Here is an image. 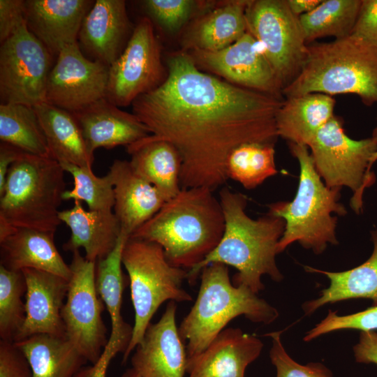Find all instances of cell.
<instances>
[{
    "instance_id": "cell-21",
    "label": "cell",
    "mask_w": 377,
    "mask_h": 377,
    "mask_svg": "<svg viewBox=\"0 0 377 377\" xmlns=\"http://www.w3.org/2000/svg\"><path fill=\"white\" fill-rule=\"evenodd\" d=\"M262 341L240 328H225L194 359L187 362L188 377H244L260 355Z\"/></svg>"
},
{
    "instance_id": "cell-3",
    "label": "cell",
    "mask_w": 377,
    "mask_h": 377,
    "mask_svg": "<svg viewBox=\"0 0 377 377\" xmlns=\"http://www.w3.org/2000/svg\"><path fill=\"white\" fill-rule=\"evenodd\" d=\"M213 192L182 188L131 237L158 244L172 265L190 270L217 246L224 232L223 209Z\"/></svg>"
},
{
    "instance_id": "cell-17",
    "label": "cell",
    "mask_w": 377,
    "mask_h": 377,
    "mask_svg": "<svg viewBox=\"0 0 377 377\" xmlns=\"http://www.w3.org/2000/svg\"><path fill=\"white\" fill-rule=\"evenodd\" d=\"M22 272L26 282V317L15 342L38 334L66 337L61 311L68 280L34 269Z\"/></svg>"
},
{
    "instance_id": "cell-25",
    "label": "cell",
    "mask_w": 377,
    "mask_h": 377,
    "mask_svg": "<svg viewBox=\"0 0 377 377\" xmlns=\"http://www.w3.org/2000/svg\"><path fill=\"white\" fill-rule=\"evenodd\" d=\"M54 236V233L14 227L10 234L0 239V265L13 271H45L69 280L70 265L58 251Z\"/></svg>"
},
{
    "instance_id": "cell-7",
    "label": "cell",
    "mask_w": 377,
    "mask_h": 377,
    "mask_svg": "<svg viewBox=\"0 0 377 377\" xmlns=\"http://www.w3.org/2000/svg\"><path fill=\"white\" fill-rule=\"evenodd\" d=\"M64 172L52 157L23 151L8 170L0 196V219L15 228L54 234L61 223Z\"/></svg>"
},
{
    "instance_id": "cell-33",
    "label": "cell",
    "mask_w": 377,
    "mask_h": 377,
    "mask_svg": "<svg viewBox=\"0 0 377 377\" xmlns=\"http://www.w3.org/2000/svg\"><path fill=\"white\" fill-rule=\"evenodd\" d=\"M362 0H322L312 11L299 17L306 43L318 38L351 35Z\"/></svg>"
},
{
    "instance_id": "cell-47",
    "label": "cell",
    "mask_w": 377,
    "mask_h": 377,
    "mask_svg": "<svg viewBox=\"0 0 377 377\" xmlns=\"http://www.w3.org/2000/svg\"><path fill=\"white\" fill-rule=\"evenodd\" d=\"M121 377H142L132 367L128 369Z\"/></svg>"
},
{
    "instance_id": "cell-44",
    "label": "cell",
    "mask_w": 377,
    "mask_h": 377,
    "mask_svg": "<svg viewBox=\"0 0 377 377\" xmlns=\"http://www.w3.org/2000/svg\"><path fill=\"white\" fill-rule=\"evenodd\" d=\"M23 151L6 142L0 144V196L2 195L6 177L11 165L18 158Z\"/></svg>"
},
{
    "instance_id": "cell-38",
    "label": "cell",
    "mask_w": 377,
    "mask_h": 377,
    "mask_svg": "<svg viewBox=\"0 0 377 377\" xmlns=\"http://www.w3.org/2000/svg\"><path fill=\"white\" fill-rule=\"evenodd\" d=\"M341 330L375 331L377 330V306L346 316H339L336 311L330 310L327 316L307 332L303 339L308 342L323 334Z\"/></svg>"
},
{
    "instance_id": "cell-35",
    "label": "cell",
    "mask_w": 377,
    "mask_h": 377,
    "mask_svg": "<svg viewBox=\"0 0 377 377\" xmlns=\"http://www.w3.org/2000/svg\"><path fill=\"white\" fill-rule=\"evenodd\" d=\"M26 282L22 271L0 265V337L15 342L25 321Z\"/></svg>"
},
{
    "instance_id": "cell-18",
    "label": "cell",
    "mask_w": 377,
    "mask_h": 377,
    "mask_svg": "<svg viewBox=\"0 0 377 377\" xmlns=\"http://www.w3.org/2000/svg\"><path fill=\"white\" fill-rule=\"evenodd\" d=\"M128 238L121 232L112 251L96 261V290L110 315L111 333L100 359L92 367L97 374L104 376L112 359L117 353L126 352L133 335V327L124 320L121 313L125 287L121 256Z\"/></svg>"
},
{
    "instance_id": "cell-9",
    "label": "cell",
    "mask_w": 377,
    "mask_h": 377,
    "mask_svg": "<svg viewBox=\"0 0 377 377\" xmlns=\"http://www.w3.org/2000/svg\"><path fill=\"white\" fill-rule=\"evenodd\" d=\"M308 147L318 175L330 188L343 186L353 192L350 206L360 213L363 193L375 182L371 161L377 142L371 137L353 140L346 135L342 121L334 115L315 135Z\"/></svg>"
},
{
    "instance_id": "cell-42",
    "label": "cell",
    "mask_w": 377,
    "mask_h": 377,
    "mask_svg": "<svg viewBox=\"0 0 377 377\" xmlns=\"http://www.w3.org/2000/svg\"><path fill=\"white\" fill-rule=\"evenodd\" d=\"M351 34L377 47V0H362Z\"/></svg>"
},
{
    "instance_id": "cell-29",
    "label": "cell",
    "mask_w": 377,
    "mask_h": 377,
    "mask_svg": "<svg viewBox=\"0 0 377 377\" xmlns=\"http://www.w3.org/2000/svg\"><path fill=\"white\" fill-rule=\"evenodd\" d=\"M34 108L45 136L50 156L59 163L92 168L94 154L89 151L74 115L46 102Z\"/></svg>"
},
{
    "instance_id": "cell-41",
    "label": "cell",
    "mask_w": 377,
    "mask_h": 377,
    "mask_svg": "<svg viewBox=\"0 0 377 377\" xmlns=\"http://www.w3.org/2000/svg\"><path fill=\"white\" fill-rule=\"evenodd\" d=\"M25 24H27L25 1L0 0L1 43Z\"/></svg>"
},
{
    "instance_id": "cell-23",
    "label": "cell",
    "mask_w": 377,
    "mask_h": 377,
    "mask_svg": "<svg viewBox=\"0 0 377 377\" xmlns=\"http://www.w3.org/2000/svg\"><path fill=\"white\" fill-rule=\"evenodd\" d=\"M92 154L98 148L126 147L151 135L133 114L119 109L106 98L72 113Z\"/></svg>"
},
{
    "instance_id": "cell-2",
    "label": "cell",
    "mask_w": 377,
    "mask_h": 377,
    "mask_svg": "<svg viewBox=\"0 0 377 377\" xmlns=\"http://www.w3.org/2000/svg\"><path fill=\"white\" fill-rule=\"evenodd\" d=\"M219 201L225 219V230L217 246L199 263L188 271L187 281L194 285L202 269L220 263L235 267L234 285H244L258 294L264 290L261 281L268 275L281 281L283 276L276 263L277 245L285 230V221L267 214L253 219L246 213L247 197L224 187Z\"/></svg>"
},
{
    "instance_id": "cell-12",
    "label": "cell",
    "mask_w": 377,
    "mask_h": 377,
    "mask_svg": "<svg viewBox=\"0 0 377 377\" xmlns=\"http://www.w3.org/2000/svg\"><path fill=\"white\" fill-rule=\"evenodd\" d=\"M168 76L153 22L142 18L125 48L109 67L106 98L118 107L132 105L139 96L161 85Z\"/></svg>"
},
{
    "instance_id": "cell-22",
    "label": "cell",
    "mask_w": 377,
    "mask_h": 377,
    "mask_svg": "<svg viewBox=\"0 0 377 377\" xmlns=\"http://www.w3.org/2000/svg\"><path fill=\"white\" fill-rule=\"evenodd\" d=\"M108 173L113 184L114 213L121 232L129 237L166 201L155 186L133 170L129 161L114 160Z\"/></svg>"
},
{
    "instance_id": "cell-37",
    "label": "cell",
    "mask_w": 377,
    "mask_h": 377,
    "mask_svg": "<svg viewBox=\"0 0 377 377\" xmlns=\"http://www.w3.org/2000/svg\"><path fill=\"white\" fill-rule=\"evenodd\" d=\"M148 17L169 33H177L198 8L209 3L192 0H146L142 1Z\"/></svg>"
},
{
    "instance_id": "cell-32",
    "label": "cell",
    "mask_w": 377,
    "mask_h": 377,
    "mask_svg": "<svg viewBox=\"0 0 377 377\" xmlns=\"http://www.w3.org/2000/svg\"><path fill=\"white\" fill-rule=\"evenodd\" d=\"M0 139L20 150L51 157L47 142L34 107L0 104Z\"/></svg>"
},
{
    "instance_id": "cell-20",
    "label": "cell",
    "mask_w": 377,
    "mask_h": 377,
    "mask_svg": "<svg viewBox=\"0 0 377 377\" xmlns=\"http://www.w3.org/2000/svg\"><path fill=\"white\" fill-rule=\"evenodd\" d=\"M129 31L125 1L96 0L84 18L78 44L92 60L110 67L125 48Z\"/></svg>"
},
{
    "instance_id": "cell-34",
    "label": "cell",
    "mask_w": 377,
    "mask_h": 377,
    "mask_svg": "<svg viewBox=\"0 0 377 377\" xmlns=\"http://www.w3.org/2000/svg\"><path fill=\"white\" fill-rule=\"evenodd\" d=\"M274 143L249 142L236 147L226 162L228 179L253 189L277 173Z\"/></svg>"
},
{
    "instance_id": "cell-27",
    "label": "cell",
    "mask_w": 377,
    "mask_h": 377,
    "mask_svg": "<svg viewBox=\"0 0 377 377\" xmlns=\"http://www.w3.org/2000/svg\"><path fill=\"white\" fill-rule=\"evenodd\" d=\"M332 96L309 93L286 98L275 116L278 137L308 147L316 133L334 115Z\"/></svg>"
},
{
    "instance_id": "cell-11",
    "label": "cell",
    "mask_w": 377,
    "mask_h": 377,
    "mask_svg": "<svg viewBox=\"0 0 377 377\" xmlns=\"http://www.w3.org/2000/svg\"><path fill=\"white\" fill-rule=\"evenodd\" d=\"M72 253L71 275L61 316L68 340L87 362L94 364L108 341L102 318L105 306L96 290V262L87 260L79 250Z\"/></svg>"
},
{
    "instance_id": "cell-13",
    "label": "cell",
    "mask_w": 377,
    "mask_h": 377,
    "mask_svg": "<svg viewBox=\"0 0 377 377\" xmlns=\"http://www.w3.org/2000/svg\"><path fill=\"white\" fill-rule=\"evenodd\" d=\"M52 57L27 24L1 43V104L34 107L45 103Z\"/></svg>"
},
{
    "instance_id": "cell-46",
    "label": "cell",
    "mask_w": 377,
    "mask_h": 377,
    "mask_svg": "<svg viewBox=\"0 0 377 377\" xmlns=\"http://www.w3.org/2000/svg\"><path fill=\"white\" fill-rule=\"evenodd\" d=\"M371 138L377 142V125L374 128L372 132ZM377 161V151L374 154L371 161V168L373 164Z\"/></svg>"
},
{
    "instance_id": "cell-43",
    "label": "cell",
    "mask_w": 377,
    "mask_h": 377,
    "mask_svg": "<svg viewBox=\"0 0 377 377\" xmlns=\"http://www.w3.org/2000/svg\"><path fill=\"white\" fill-rule=\"evenodd\" d=\"M355 361L377 365V332H361L359 342L353 347Z\"/></svg>"
},
{
    "instance_id": "cell-14",
    "label": "cell",
    "mask_w": 377,
    "mask_h": 377,
    "mask_svg": "<svg viewBox=\"0 0 377 377\" xmlns=\"http://www.w3.org/2000/svg\"><path fill=\"white\" fill-rule=\"evenodd\" d=\"M109 66L87 58L78 42L64 47L49 74L46 103L71 113L106 98Z\"/></svg>"
},
{
    "instance_id": "cell-28",
    "label": "cell",
    "mask_w": 377,
    "mask_h": 377,
    "mask_svg": "<svg viewBox=\"0 0 377 377\" xmlns=\"http://www.w3.org/2000/svg\"><path fill=\"white\" fill-rule=\"evenodd\" d=\"M126 148L133 170L155 186L166 202L180 192L182 159L172 145L147 136Z\"/></svg>"
},
{
    "instance_id": "cell-26",
    "label": "cell",
    "mask_w": 377,
    "mask_h": 377,
    "mask_svg": "<svg viewBox=\"0 0 377 377\" xmlns=\"http://www.w3.org/2000/svg\"><path fill=\"white\" fill-rule=\"evenodd\" d=\"M249 1H228L200 16L184 37V51L215 52L239 40L246 31Z\"/></svg>"
},
{
    "instance_id": "cell-15",
    "label": "cell",
    "mask_w": 377,
    "mask_h": 377,
    "mask_svg": "<svg viewBox=\"0 0 377 377\" xmlns=\"http://www.w3.org/2000/svg\"><path fill=\"white\" fill-rule=\"evenodd\" d=\"M199 68L235 85L281 98L283 87L259 43L246 32L230 46L215 52L186 51Z\"/></svg>"
},
{
    "instance_id": "cell-31",
    "label": "cell",
    "mask_w": 377,
    "mask_h": 377,
    "mask_svg": "<svg viewBox=\"0 0 377 377\" xmlns=\"http://www.w3.org/2000/svg\"><path fill=\"white\" fill-rule=\"evenodd\" d=\"M15 343L27 357L33 377H77L88 362L66 337L38 334Z\"/></svg>"
},
{
    "instance_id": "cell-39",
    "label": "cell",
    "mask_w": 377,
    "mask_h": 377,
    "mask_svg": "<svg viewBox=\"0 0 377 377\" xmlns=\"http://www.w3.org/2000/svg\"><path fill=\"white\" fill-rule=\"evenodd\" d=\"M281 333L277 331L265 334L272 339L269 357L276 370V377H333L331 371L320 362L302 365L295 361L281 343Z\"/></svg>"
},
{
    "instance_id": "cell-6",
    "label": "cell",
    "mask_w": 377,
    "mask_h": 377,
    "mask_svg": "<svg viewBox=\"0 0 377 377\" xmlns=\"http://www.w3.org/2000/svg\"><path fill=\"white\" fill-rule=\"evenodd\" d=\"M292 155L300 165L299 183L292 201L270 204L269 214L285 221V230L278 245V253L295 242L318 255L329 244H339L336 228L337 216L346 209L339 202L340 189L328 188L316 170L309 147L289 144Z\"/></svg>"
},
{
    "instance_id": "cell-8",
    "label": "cell",
    "mask_w": 377,
    "mask_h": 377,
    "mask_svg": "<svg viewBox=\"0 0 377 377\" xmlns=\"http://www.w3.org/2000/svg\"><path fill=\"white\" fill-rule=\"evenodd\" d=\"M121 262L129 276L135 311L132 339L123 354L121 362L125 364L142 340L159 306L168 300L191 302L192 297L182 288L188 270L172 265L163 248L155 242L128 237L123 248Z\"/></svg>"
},
{
    "instance_id": "cell-16",
    "label": "cell",
    "mask_w": 377,
    "mask_h": 377,
    "mask_svg": "<svg viewBox=\"0 0 377 377\" xmlns=\"http://www.w3.org/2000/svg\"><path fill=\"white\" fill-rule=\"evenodd\" d=\"M177 305L170 301L156 323H150L131 357L142 377H184L188 357L176 323Z\"/></svg>"
},
{
    "instance_id": "cell-30",
    "label": "cell",
    "mask_w": 377,
    "mask_h": 377,
    "mask_svg": "<svg viewBox=\"0 0 377 377\" xmlns=\"http://www.w3.org/2000/svg\"><path fill=\"white\" fill-rule=\"evenodd\" d=\"M374 249L371 256L362 264L343 272H327L305 266L309 272L320 273L330 280L328 288L321 290L317 299L306 302L302 309L306 315L322 306L349 299L366 298L377 306V230L371 232Z\"/></svg>"
},
{
    "instance_id": "cell-19",
    "label": "cell",
    "mask_w": 377,
    "mask_h": 377,
    "mask_svg": "<svg viewBox=\"0 0 377 377\" xmlns=\"http://www.w3.org/2000/svg\"><path fill=\"white\" fill-rule=\"evenodd\" d=\"M94 1L89 0L25 1L28 29L52 57L66 46L77 42L86 15Z\"/></svg>"
},
{
    "instance_id": "cell-24",
    "label": "cell",
    "mask_w": 377,
    "mask_h": 377,
    "mask_svg": "<svg viewBox=\"0 0 377 377\" xmlns=\"http://www.w3.org/2000/svg\"><path fill=\"white\" fill-rule=\"evenodd\" d=\"M59 217L71 232L63 249L73 252L83 248L84 257L89 261L96 262L111 253L121 233L112 210H86L78 200L74 201L71 208L60 211Z\"/></svg>"
},
{
    "instance_id": "cell-10",
    "label": "cell",
    "mask_w": 377,
    "mask_h": 377,
    "mask_svg": "<svg viewBox=\"0 0 377 377\" xmlns=\"http://www.w3.org/2000/svg\"><path fill=\"white\" fill-rule=\"evenodd\" d=\"M246 22L284 88L299 74L307 54L299 17L286 0H249Z\"/></svg>"
},
{
    "instance_id": "cell-4",
    "label": "cell",
    "mask_w": 377,
    "mask_h": 377,
    "mask_svg": "<svg viewBox=\"0 0 377 377\" xmlns=\"http://www.w3.org/2000/svg\"><path fill=\"white\" fill-rule=\"evenodd\" d=\"M309 93L352 94L367 106L377 103V47L352 34L309 45L301 71L282 94Z\"/></svg>"
},
{
    "instance_id": "cell-5",
    "label": "cell",
    "mask_w": 377,
    "mask_h": 377,
    "mask_svg": "<svg viewBox=\"0 0 377 377\" xmlns=\"http://www.w3.org/2000/svg\"><path fill=\"white\" fill-rule=\"evenodd\" d=\"M239 316L254 323L269 325L279 312L247 286L232 285L226 265L214 263L204 267L195 301L178 327L183 341H187L188 361L200 354Z\"/></svg>"
},
{
    "instance_id": "cell-1",
    "label": "cell",
    "mask_w": 377,
    "mask_h": 377,
    "mask_svg": "<svg viewBox=\"0 0 377 377\" xmlns=\"http://www.w3.org/2000/svg\"><path fill=\"white\" fill-rule=\"evenodd\" d=\"M168 76L137 98L133 113L151 140L172 145L182 159L181 188L226 184V162L238 146L274 143L275 116L284 99L246 89L202 71L184 50L167 59Z\"/></svg>"
},
{
    "instance_id": "cell-45",
    "label": "cell",
    "mask_w": 377,
    "mask_h": 377,
    "mask_svg": "<svg viewBox=\"0 0 377 377\" xmlns=\"http://www.w3.org/2000/svg\"><path fill=\"white\" fill-rule=\"evenodd\" d=\"M287 3L296 16L300 17L314 10L322 0H286Z\"/></svg>"
},
{
    "instance_id": "cell-36",
    "label": "cell",
    "mask_w": 377,
    "mask_h": 377,
    "mask_svg": "<svg viewBox=\"0 0 377 377\" xmlns=\"http://www.w3.org/2000/svg\"><path fill=\"white\" fill-rule=\"evenodd\" d=\"M65 172L73 178V187L66 190L64 200L84 201L89 210L112 211L114 205L113 184L110 174L96 176L92 168L68 163H60Z\"/></svg>"
},
{
    "instance_id": "cell-40",
    "label": "cell",
    "mask_w": 377,
    "mask_h": 377,
    "mask_svg": "<svg viewBox=\"0 0 377 377\" xmlns=\"http://www.w3.org/2000/svg\"><path fill=\"white\" fill-rule=\"evenodd\" d=\"M0 377H33L27 357L13 341H0Z\"/></svg>"
}]
</instances>
